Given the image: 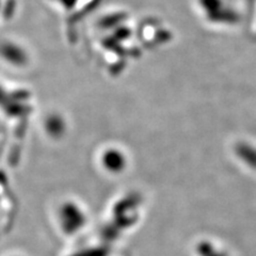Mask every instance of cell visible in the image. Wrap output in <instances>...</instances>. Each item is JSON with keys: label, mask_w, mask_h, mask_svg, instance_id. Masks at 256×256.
<instances>
[{"label": "cell", "mask_w": 256, "mask_h": 256, "mask_svg": "<svg viewBox=\"0 0 256 256\" xmlns=\"http://www.w3.org/2000/svg\"><path fill=\"white\" fill-rule=\"evenodd\" d=\"M45 128L52 137H60L66 132V122L61 116L52 114L46 118Z\"/></svg>", "instance_id": "4"}, {"label": "cell", "mask_w": 256, "mask_h": 256, "mask_svg": "<svg viewBox=\"0 0 256 256\" xmlns=\"http://www.w3.org/2000/svg\"><path fill=\"white\" fill-rule=\"evenodd\" d=\"M100 162L107 172L118 174L123 172L127 166V158L122 150L112 148L104 152Z\"/></svg>", "instance_id": "2"}, {"label": "cell", "mask_w": 256, "mask_h": 256, "mask_svg": "<svg viewBox=\"0 0 256 256\" xmlns=\"http://www.w3.org/2000/svg\"><path fill=\"white\" fill-rule=\"evenodd\" d=\"M60 221L64 230L74 233L84 224V214L74 204H64L60 210Z\"/></svg>", "instance_id": "1"}, {"label": "cell", "mask_w": 256, "mask_h": 256, "mask_svg": "<svg viewBox=\"0 0 256 256\" xmlns=\"http://www.w3.org/2000/svg\"><path fill=\"white\" fill-rule=\"evenodd\" d=\"M0 54L13 66H24L27 61V54L18 45L8 42L0 47Z\"/></svg>", "instance_id": "3"}]
</instances>
